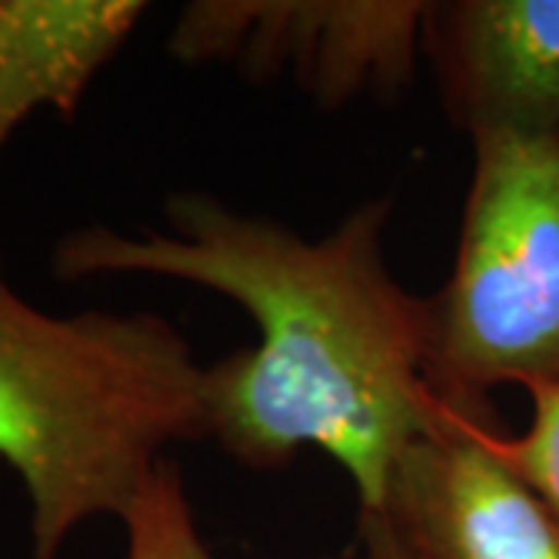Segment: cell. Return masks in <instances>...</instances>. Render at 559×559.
Wrapping results in <instances>:
<instances>
[{
    "label": "cell",
    "mask_w": 559,
    "mask_h": 559,
    "mask_svg": "<svg viewBox=\"0 0 559 559\" xmlns=\"http://www.w3.org/2000/svg\"><path fill=\"white\" fill-rule=\"evenodd\" d=\"M143 13L140 0H0V153L40 109L72 119Z\"/></svg>",
    "instance_id": "52a82bcc"
},
{
    "label": "cell",
    "mask_w": 559,
    "mask_h": 559,
    "mask_svg": "<svg viewBox=\"0 0 559 559\" xmlns=\"http://www.w3.org/2000/svg\"><path fill=\"white\" fill-rule=\"evenodd\" d=\"M389 202L355 209L330 237L246 218L200 193L165 205L168 234L106 224L66 234L53 274H156L240 301L259 326L252 348L205 367V436L252 469L320 448L355 481L360 510H382L401 454L432 426L429 301L385 267Z\"/></svg>",
    "instance_id": "6da1fadb"
},
{
    "label": "cell",
    "mask_w": 559,
    "mask_h": 559,
    "mask_svg": "<svg viewBox=\"0 0 559 559\" xmlns=\"http://www.w3.org/2000/svg\"><path fill=\"white\" fill-rule=\"evenodd\" d=\"M121 525L128 532L124 559H215L197 532L180 469L168 457L143 485Z\"/></svg>",
    "instance_id": "ba28073f"
},
{
    "label": "cell",
    "mask_w": 559,
    "mask_h": 559,
    "mask_svg": "<svg viewBox=\"0 0 559 559\" xmlns=\"http://www.w3.org/2000/svg\"><path fill=\"white\" fill-rule=\"evenodd\" d=\"M205 367L150 311L57 318L0 267V460L32 507V559L94 516L124 520L165 448L205 436Z\"/></svg>",
    "instance_id": "7a4b0ae2"
},
{
    "label": "cell",
    "mask_w": 559,
    "mask_h": 559,
    "mask_svg": "<svg viewBox=\"0 0 559 559\" xmlns=\"http://www.w3.org/2000/svg\"><path fill=\"white\" fill-rule=\"evenodd\" d=\"M426 7L417 0H205L171 32L183 62L224 60L249 75L289 72L320 103L340 106L364 91H399L423 50Z\"/></svg>",
    "instance_id": "277c9868"
},
{
    "label": "cell",
    "mask_w": 559,
    "mask_h": 559,
    "mask_svg": "<svg viewBox=\"0 0 559 559\" xmlns=\"http://www.w3.org/2000/svg\"><path fill=\"white\" fill-rule=\"evenodd\" d=\"M451 280L429 301V385L444 401L559 385V143L473 138Z\"/></svg>",
    "instance_id": "3957f363"
},
{
    "label": "cell",
    "mask_w": 559,
    "mask_h": 559,
    "mask_svg": "<svg viewBox=\"0 0 559 559\" xmlns=\"http://www.w3.org/2000/svg\"><path fill=\"white\" fill-rule=\"evenodd\" d=\"M423 53L436 66L448 116L469 138L559 143V0L429 3Z\"/></svg>",
    "instance_id": "8992f818"
},
{
    "label": "cell",
    "mask_w": 559,
    "mask_h": 559,
    "mask_svg": "<svg viewBox=\"0 0 559 559\" xmlns=\"http://www.w3.org/2000/svg\"><path fill=\"white\" fill-rule=\"evenodd\" d=\"M535 414L522 436L503 432L500 448L559 520V385L532 395Z\"/></svg>",
    "instance_id": "9c48e42d"
},
{
    "label": "cell",
    "mask_w": 559,
    "mask_h": 559,
    "mask_svg": "<svg viewBox=\"0 0 559 559\" xmlns=\"http://www.w3.org/2000/svg\"><path fill=\"white\" fill-rule=\"evenodd\" d=\"M491 401H444L382 510L426 559H559V520L507 460Z\"/></svg>",
    "instance_id": "5b68a950"
},
{
    "label": "cell",
    "mask_w": 559,
    "mask_h": 559,
    "mask_svg": "<svg viewBox=\"0 0 559 559\" xmlns=\"http://www.w3.org/2000/svg\"><path fill=\"white\" fill-rule=\"evenodd\" d=\"M360 544L364 559H426L411 540L395 528L385 510H360Z\"/></svg>",
    "instance_id": "30bf717a"
}]
</instances>
